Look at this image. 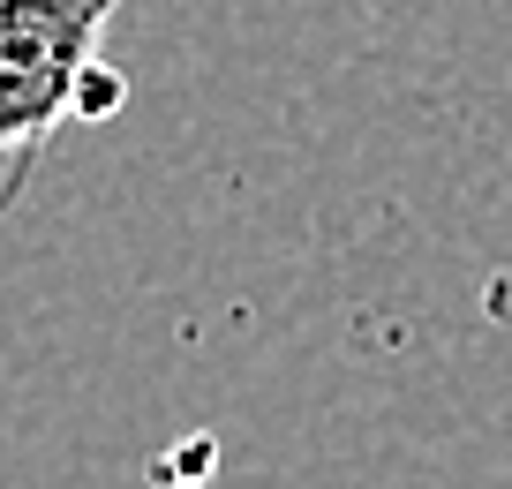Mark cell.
Masks as SVG:
<instances>
[{"mask_svg":"<svg viewBox=\"0 0 512 489\" xmlns=\"http://www.w3.org/2000/svg\"><path fill=\"white\" fill-rule=\"evenodd\" d=\"M121 0H0V151L46 143L68 113L121 106L98 46Z\"/></svg>","mask_w":512,"mask_h":489,"instance_id":"cell-1","label":"cell"}]
</instances>
